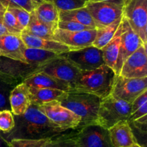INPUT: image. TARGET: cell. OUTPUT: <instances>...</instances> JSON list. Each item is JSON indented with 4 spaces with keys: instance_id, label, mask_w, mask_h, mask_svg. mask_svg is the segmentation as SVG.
<instances>
[{
    "instance_id": "1",
    "label": "cell",
    "mask_w": 147,
    "mask_h": 147,
    "mask_svg": "<svg viewBox=\"0 0 147 147\" xmlns=\"http://www.w3.org/2000/svg\"><path fill=\"white\" fill-rule=\"evenodd\" d=\"M14 126L9 132H0L7 142L12 139H51L70 131L58 127L39 110L38 106L32 104L22 115L14 116Z\"/></svg>"
},
{
    "instance_id": "2",
    "label": "cell",
    "mask_w": 147,
    "mask_h": 147,
    "mask_svg": "<svg viewBox=\"0 0 147 147\" xmlns=\"http://www.w3.org/2000/svg\"><path fill=\"white\" fill-rule=\"evenodd\" d=\"M116 77L115 72L106 65L93 70L80 71L70 86V90L89 93L103 99L111 93Z\"/></svg>"
},
{
    "instance_id": "3",
    "label": "cell",
    "mask_w": 147,
    "mask_h": 147,
    "mask_svg": "<svg viewBox=\"0 0 147 147\" xmlns=\"http://www.w3.org/2000/svg\"><path fill=\"white\" fill-rule=\"evenodd\" d=\"M100 101L101 99L94 95L70 90L59 103L80 118L79 129L86 125L96 123Z\"/></svg>"
},
{
    "instance_id": "4",
    "label": "cell",
    "mask_w": 147,
    "mask_h": 147,
    "mask_svg": "<svg viewBox=\"0 0 147 147\" xmlns=\"http://www.w3.org/2000/svg\"><path fill=\"white\" fill-rule=\"evenodd\" d=\"M131 114V103L109 96L101 99L96 123L106 129L116 123L128 121Z\"/></svg>"
},
{
    "instance_id": "5",
    "label": "cell",
    "mask_w": 147,
    "mask_h": 147,
    "mask_svg": "<svg viewBox=\"0 0 147 147\" xmlns=\"http://www.w3.org/2000/svg\"><path fill=\"white\" fill-rule=\"evenodd\" d=\"M125 0L90 1L85 7L90 13L97 29L104 28L123 17Z\"/></svg>"
},
{
    "instance_id": "6",
    "label": "cell",
    "mask_w": 147,
    "mask_h": 147,
    "mask_svg": "<svg viewBox=\"0 0 147 147\" xmlns=\"http://www.w3.org/2000/svg\"><path fill=\"white\" fill-rule=\"evenodd\" d=\"M40 67L0 56V80L15 87L37 73Z\"/></svg>"
},
{
    "instance_id": "7",
    "label": "cell",
    "mask_w": 147,
    "mask_h": 147,
    "mask_svg": "<svg viewBox=\"0 0 147 147\" xmlns=\"http://www.w3.org/2000/svg\"><path fill=\"white\" fill-rule=\"evenodd\" d=\"M123 16L133 31L147 45V0H125Z\"/></svg>"
},
{
    "instance_id": "8",
    "label": "cell",
    "mask_w": 147,
    "mask_h": 147,
    "mask_svg": "<svg viewBox=\"0 0 147 147\" xmlns=\"http://www.w3.org/2000/svg\"><path fill=\"white\" fill-rule=\"evenodd\" d=\"M38 109L49 120L63 130L78 129L80 124V118L71 111L63 107L57 101L45 103L38 106Z\"/></svg>"
},
{
    "instance_id": "9",
    "label": "cell",
    "mask_w": 147,
    "mask_h": 147,
    "mask_svg": "<svg viewBox=\"0 0 147 147\" xmlns=\"http://www.w3.org/2000/svg\"><path fill=\"white\" fill-rule=\"evenodd\" d=\"M147 90V78H126L117 76L115 78L111 96L114 98L132 103Z\"/></svg>"
},
{
    "instance_id": "10",
    "label": "cell",
    "mask_w": 147,
    "mask_h": 147,
    "mask_svg": "<svg viewBox=\"0 0 147 147\" xmlns=\"http://www.w3.org/2000/svg\"><path fill=\"white\" fill-rule=\"evenodd\" d=\"M80 71H89L105 65L103 54L100 49L91 45L80 50L60 54Z\"/></svg>"
},
{
    "instance_id": "11",
    "label": "cell",
    "mask_w": 147,
    "mask_h": 147,
    "mask_svg": "<svg viewBox=\"0 0 147 147\" xmlns=\"http://www.w3.org/2000/svg\"><path fill=\"white\" fill-rule=\"evenodd\" d=\"M76 143L78 147H113L109 129L97 123L79 129L76 134Z\"/></svg>"
},
{
    "instance_id": "12",
    "label": "cell",
    "mask_w": 147,
    "mask_h": 147,
    "mask_svg": "<svg viewBox=\"0 0 147 147\" xmlns=\"http://www.w3.org/2000/svg\"><path fill=\"white\" fill-rule=\"evenodd\" d=\"M37 72L67 83L70 86L76 81L80 73V70L60 55L57 58L53 59L41 66Z\"/></svg>"
},
{
    "instance_id": "13",
    "label": "cell",
    "mask_w": 147,
    "mask_h": 147,
    "mask_svg": "<svg viewBox=\"0 0 147 147\" xmlns=\"http://www.w3.org/2000/svg\"><path fill=\"white\" fill-rule=\"evenodd\" d=\"M121 24V34L120 48H119V53L116 70H115L116 76L119 75L121 68L125 60L141 46L145 45L140 37L133 31L129 22L123 17V16L122 17Z\"/></svg>"
},
{
    "instance_id": "14",
    "label": "cell",
    "mask_w": 147,
    "mask_h": 147,
    "mask_svg": "<svg viewBox=\"0 0 147 147\" xmlns=\"http://www.w3.org/2000/svg\"><path fill=\"white\" fill-rule=\"evenodd\" d=\"M96 35V29L70 32L57 28L53 33V39L65 45L73 51L93 45Z\"/></svg>"
},
{
    "instance_id": "15",
    "label": "cell",
    "mask_w": 147,
    "mask_h": 147,
    "mask_svg": "<svg viewBox=\"0 0 147 147\" xmlns=\"http://www.w3.org/2000/svg\"><path fill=\"white\" fill-rule=\"evenodd\" d=\"M119 76L126 78H147L146 45H143L123 63Z\"/></svg>"
},
{
    "instance_id": "16",
    "label": "cell",
    "mask_w": 147,
    "mask_h": 147,
    "mask_svg": "<svg viewBox=\"0 0 147 147\" xmlns=\"http://www.w3.org/2000/svg\"><path fill=\"white\" fill-rule=\"evenodd\" d=\"M26 48L21 34L8 33L0 36V56L25 63L24 51Z\"/></svg>"
},
{
    "instance_id": "17",
    "label": "cell",
    "mask_w": 147,
    "mask_h": 147,
    "mask_svg": "<svg viewBox=\"0 0 147 147\" xmlns=\"http://www.w3.org/2000/svg\"><path fill=\"white\" fill-rule=\"evenodd\" d=\"M9 104L14 116L22 115L31 105L29 87L24 83L16 86L10 93Z\"/></svg>"
},
{
    "instance_id": "18",
    "label": "cell",
    "mask_w": 147,
    "mask_h": 147,
    "mask_svg": "<svg viewBox=\"0 0 147 147\" xmlns=\"http://www.w3.org/2000/svg\"><path fill=\"white\" fill-rule=\"evenodd\" d=\"M21 38L26 47L28 48L40 49V50L53 52L58 54L73 51L71 48L67 47L65 45L62 44L55 40H46V39L35 37L23 31L21 33Z\"/></svg>"
},
{
    "instance_id": "19",
    "label": "cell",
    "mask_w": 147,
    "mask_h": 147,
    "mask_svg": "<svg viewBox=\"0 0 147 147\" xmlns=\"http://www.w3.org/2000/svg\"><path fill=\"white\" fill-rule=\"evenodd\" d=\"M113 147H128L137 143L127 121H123L109 129Z\"/></svg>"
},
{
    "instance_id": "20",
    "label": "cell",
    "mask_w": 147,
    "mask_h": 147,
    "mask_svg": "<svg viewBox=\"0 0 147 147\" xmlns=\"http://www.w3.org/2000/svg\"><path fill=\"white\" fill-rule=\"evenodd\" d=\"M24 83L29 88L57 89L65 92L70 90V86L67 83L59 80L45 73L39 72H37L28 78Z\"/></svg>"
},
{
    "instance_id": "21",
    "label": "cell",
    "mask_w": 147,
    "mask_h": 147,
    "mask_svg": "<svg viewBox=\"0 0 147 147\" xmlns=\"http://www.w3.org/2000/svg\"><path fill=\"white\" fill-rule=\"evenodd\" d=\"M29 89L31 104L37 106L53 101L60 102L65 97L67 93L57 89L35 88H29Z\"/></svg>"
},
{
    "instance_id": "22",
    "label": "cell",
    "mask_w": 147,
    "mask_h": 147,
    "mask_svg": "<svg viewBox=\"0 0 147 147\" xmlns=\"http://www.w3.org/2000/svg\"><path fill=\"white\" fill-rule=\"evenodd\" d=\"M36 17L41 22L55 30L57 28L59 22V10L52 2L43 1L33 11Z\"/></svg>"
},
{
    "instance_id": "23",
    "label": "cell",
    "mask_w": 147,
    "mask_h": 147,
    "mask_svg": "<svg viewBox=\"0 0 147 147\" xmlns=\"http://www.w3.org/2000/svg\"><path fill=\"white\" fill-rule=\"evenodd\" d=\"M121 34V24H120L113 39L101 49L105 65L111 68L114 72L116 70L119 48H120Z\"/></svg>"
},
{
    "instance_id": "24",
    "label": "cell",
    "mask_w": 147,
    "mask_h": 147,
    "mask_svg": "<svg viewBox=\"0 0 147 147\" xmlns=\"http://www.w3.org/2000/svg\"><path fill=\"white\" fill-rule=\"evenodd\" d=\"M59 21H70L96 29L93 19L86 7L69 11H59Z\"/></svg>"
},
{
    "instance_id": "25",
    "label": "cell",
    "mask_w": 147,
    "mask_h": 147,
    "mask_svg": "<svg viewBox=\"0 0 147 147\" xmlns=\"http://www.w3.org/2000/svg\"><path fill=\"white\" fill-rule=\"evenodd\" d=\"M60 55L40 49L27 47L24 51V58L27 64L41 67L50 60L58 57Z\"/></svg>"
},
{
    "instance_id": "26",
    "label": "cell",
    "mask_w": 147,
    "mask_h": 147,
    "mask_svg": "<svg viewBox=\"0 0 147 147\" xmlns=\"http://www.w3.org/2000/svg\"><path fill=\"white\" fill-rule=\"evenodd\" d=\"M54 31V29L40 21L33 11L30 13V20L28 25L23 30V32L35 37L50 40H53V35Z\"/></svg>"
},
{
    "instance_id": "27",
    "label": "cell",
    "mask_w": 147,
    "mask_h": 147,
    "mask_svg": "<svg viewBox=\"0 0 147 147\" xmlns=\"http://www.w3.org/2000/svg\"><path fill=\"white\" fill-rule=\"evenodd\" d=\"M122 17L104 28L97 29L96 35L94 41H93V46H94L96 48L100 49V50L104 47L114 37L121 24Z\"/></svg>"
},
{
    "instance_id": "28",
    "label": "cell",
    "mask_w": 147,
    "mask_h": 147,
    "mask_svg": "<svg viewBox=\"0 0 147 147\" xmlns=\"http://www.w3.org/2000/svg\"><path fill=\"white\" fill-rule=\"evenodd\" d=\"M78 129H74L49 139L42 147H78L76 134Z\"/></svg>"
},
{
    "instance_id": "29",
    "label": "cell",
    "mask_w": 147,
    "mask_h": 147,
    "mask_svg": "<svg viewBox=\"0 0 147 147\" xmlns=\"http://www.w3.org/2000/svg\"><path fill=\"white\" fill-rule=\"evenodd\" d=\"M3 24L9 34H21L23 30L12 13L6 9L2 17Z\"/></svg>"
},
{
    "instance_id": "30",
    "label": "cell",
    "mask_w": 147,
    "mask_h": 147,
    "mask_svg": "<svg viewBox=\"0 0 147 147\" xmlns=\"http://www.w3.org/2000/svg\"><path fill=\"white\" fill-rule=\"evenodd\" d=\"M52 2L59 11H69L82 8L86 5L88 0H43Z\"/></svg>"
},
{
    "instance_id": "31",
    "label": "cell",
    "mask_w": 147,
    "mask_h": 147,
    "mask_svg": "<svg viewBox=\"0 0 147 147\" xmlns=\"http://www.w3.org/2000/svg\"><path fill=\"white\" fill-rule=\"evenodd\" d=\"M1 5L8 8H22L28 12H32L38 4L31 0H0Z\"/></svg>"
},
{
    "instance_id": "32",
    "label": "cell",
    "mask_w": 147,
    "mask_h": 147,
    "mask_svg": "<svg viewBox=\"0 0 147 147\" xmlns=\"http://www.w3.org/2000/svg\"><path fill=\"white\" fill-rule=\"evenodd\" d=\"M14 88L0 80V111L11 110L9 96Z\"/></svg>"
},
{
    "instance_id": "33",
    "label": "cell",
    "mask_w": 147,
    "mask_h": 147,
    "mask_svg": "<svg viewBox=\"0 0 147 147\" xmlns=\"http://www.w3.org/2000/svg\"><path fill=\"white\" fill-rule=\"evenodd\" d=\"M14 126V116L11 110L0 111V132L8 133Z\"/></svg>"
},
{
    "instance_id": "34",
    "label": "cell",
    "mask_w": 147,
    "mask_h": 147,
    "mask_svg": "<svg viewBox=\"0 0 147 147\" xmlns=\"http://www.w3.org/2000/svg\"><path fill=\"white\" fill-rule=\"evenodd\" d=\"M49 139H12L8 145L9 147H42Z\"/></svg>"
},
{
    "instance_id": "35",
    "label": "cell",
    "mask_w": 147,
    "mask_h": 147,
    "mask_svg": "<svg viewBox=\"0 0 147 147\" xmlns=\"http://www.w3.org/2000/svg\"><path fill=\"white\" fill-rule=\"evenodd\" d=\"M7 9L12 13L20 26L24 30L30 22V13L22 8H8Z\"/></svg>"
},
{
    "instance_id": "36",
    "label": "cell",
    "mask_w": 147,
    "mask_h": 147,
    "mask_svg": "<svg viewBox=\"0 0 147 147\" xmlns=\"http://www.w3.org/2000/svg\"><path fill=\"white\" fill-rule=\"evenodd\" d=\"M57 28L70 32H78L83 31V30H93V29L87 27V26L70 21H59L58 24H57Z\"/></svg>"
},
{
    "instance_id": "37",
    "label": "cell",
    "mask_w": 147,
    "mask_h": 147,
    "mask_svg": "<svg viewBox=\"0 0 147 147\" xmlns=\"http://www.w3.org/2000/svg\"><path fill=\"white\" fill-rule=\"evenodd\" d=\"M147 114V103H144L142 106H141L139 109L135 111L134 113L131 114L130 117L128 119L127 121H134L140 118L143 117L144 116Z\"/></svg>"
},
{
    "instance_id": "38",
    "label": "cell",
    "mask_w": 147,
    "mask_h": 147,
    "mask_svg": "<svg viewBox=\"0 0 147 147\" xmlns=\"http://www.w3.org/2000/svg\"><path fill=\"white\" fill-rule=\"evenodd\" d=\"M147 103V90L144 93H142V95L139 96L133 103H131V113H134L135 111L137 110L138 109L143 106L144 103Z\"/></svg>"
},
{
    "instance_id": "39",
    "label": "cell",
    "mask_w": 147,
    "mask_h": 147,
    "mask_svg": "<svg viewBox=\"0 0 147 147\" xmlns=\"http://www.w3.org/2000/svg\"><path fill=\"white\" fill-rule=\"evenodd\" d=\"M8 34V32L6 30L4 24H3L2 18H0V36L4 35V34Z\"/></svg>"
},
{
    "instance_id": "40",
    "label": "cell",
    "mask_w": 147,
    "mask_h": 147,
    "mask_svg": "<svg viewBox=\"0 0 147 147\" xmlns=\"http://www.w3.org/2000/svg\"><path fill=\"white\" fill-rule=\"evenodd\" d=\"M0 147H9L8 142L0 134Z\"/></svg>"
},
{
    "instance_id": "41",
    "label": "cell",
    "mask_w": 147,
    "mask_h": 147,
    "mask_svg": "<svg viewBox=\"0 0 147 147\" xmlns=\"http://www.w3.org/2000/svg\"><path fill=\"white\" fill-rule=\"evenodd\" d=\"M5 11L6 9L4 7H0V18H2Z\"/></svg>"
},
{
    "instance_id": "42",
    "label": "cell",
    "mask_w": 147,
    "mask_h": 147,
    "mask_svg": "<svg viewBox=\"0 0 147 147\" xmlns=\"http://www.w3.org/2000/svg\"><path fill=\"white\" fill-rule=\"evenodd\" d=\"M128 147H143V146H141V145H139V144L136 143V144H134L131 145V146H128Z\"/></svg>"
},
{
    "instance_id": "43",
    "label": "cell",
    "mask_w": 147,
    "mask_h": 147,
    "mask_svg": "<svg viewBox=\"0 0 147 147\" xmlns=\"http://www.w3.org/2000/svg\"><path fill=\"white\" fill-rule=\"evenodd\" d=\"M31 1H34V3H36V4H40V3H42V1H43V0H31Z\"/></svg>"
},
{
    "instance_id": "44",
    "label": "cell",
    "mask_w": 147,
    "mask_h": 147,
    "mask_svg": "<svg viewBox=\"0 0 147 147\" xmlns=\"http://www.w3.org/2000/svg\"><path fill=\"white\" fill-rule=\"evenodd\" d=\"M90 1H111V0H88Z\"/></svg>"
},
{
    "instance_id": "45",
    "label": "cell",
    "mask_w": 147,
    "mask_h": 147,
    "mask_svg": "<svg viewBox=\"0 0 147 147\" xmlns=\"http://www.w3.org/2000/svg\"><path fill=\"white\" fill-rule=\"evenodd\" d=\"M0 7H3V6L1 4V3H0Z\"/></svg>"
}]
</instances>
